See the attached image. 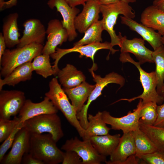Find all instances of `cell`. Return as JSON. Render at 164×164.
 I'll return each instance as SVG.
<instances>
[{"label": "cell", "mask_w": 164, "mask_h": 164, "mask_svg": "<svg viewBox=\"0 0 164 164\" xmlns=\"http://www.w3.org/2000/svg\"><path fill=\"white\" fill-rule=\"evenodd\" d=\"M23 127V122H20L15 126L9 136L0 146V162L2 160L8 150L12 146L18 132Z\"/></svg>", "instance_id": "cell-35"}, {"label": "cell", "mask_w": 164, "mask_h": 164, "mask_svg": "<svg viewBox=\"0 0 164 164\" xmlns=\"http://www.w3.org/2000/svg\"><path fill=\"white\" fill-rule=\"evenodd\" d=\"M152 5L164 12V0H154L153 2Z\"/></svg>", "instance_id": "cell-43"}, {"label": "cell", "mask_w": 164, "mask_h": 164, "mask_svg": "<svg viewBox=\"0 0 164 164\" xmlns=\"http://www.w3.org/2000/svg\"><path fill=\"white\" fill-rule=\"evenodd\" d=\"M100 4L96 0H88L83 5L82 12L76 17L74 26L80 33L85 32L91 25L99 20Z\"/></svg>", "instance_id": "cell-17"}, {"label": "cell", "mask_w": 164, "mask_h": 164, "mask_svg": "<svg viewBox=\"0 0 164 164\" xmlns=\"http://www.w3.org/2000/svg\"><path fill=\"white\" fill-rule=\"evenodd\" d=\"M142 105V100L140 99L133 112L129 111L126 115L119 118L113 117L109 112L104 111L102 112L103 119L107 124L111 125V129L121 130L123 133L133 132L139 128V113Z\"/></svg>", "instance_id": "cell-10"}, {"label": "cell", "mask_w": 164, "mask_h": 164, "mask_svg": "<svg viewBox=\"0 0 164 164\" xmlns=\"http://www.w3.org/2000/svg\"><path fill=\"white\" fill-rule=\"evenodd\" d=\"M20 122L19 117L15 116L12 120L0 118V142H3Z\"/></svg>", "instance_id": "cell-34"}, {"label": "cell", "mask_w": 164, "mask_h": 164, "mask_svg": "<svg viewBox=\"0 0 164 164\" xmlns=\"http://www.w3.org/2000/svg\"><path fill=\"white\" fill-rule=\"evenodd\" d=\"M6 47L5 41L2 32L0 33V60L5 52Z\"/></svg>", "instance_id": "cell-40"}, {"label": "cell", "mask_w": 164, "mask_h": 164, "mask_svg": "<svg viewBox=\"0 0 164 164\" xmlns=\"http://www.w3.org/2000/svg\"><path fill=\"white\" fill-rule=\"evenodd\" d=\"M162 42L163 46L164 48V34L162 36Z\"/></svg>", "instance_id": "cell-48"}, {"label": "cell", "mask_w": 164, "mask_h": 164, "mask_svg": "<svg viewBox=\"0 0 164 164\" xmlns=\"http://www.w3.org/2000/svg\"><path fill=\"white\" fill-rule=\"evenodd\" d=\"M61 149L76 152L82 159V164H100L107 161L106 157L97 152L90 139L81 141L75 137L67 140Z\"/></svg>", "instance_id": "cell-8"}, {"label": "cell", "mask_w": 164, "mask_h": 164, "mask_svg": "<svg viewBox=\"0 0 164 164\" xmlns=\"http://www.w3.org/2000/svg\"><path fill=\"white\" fill-rule=\"evenodd\" d=\"M132 132L136 156L151 153L158 151L151 139L139 128Z\"/></svg>", "instance_id": "cell-28"}, {"label": "cell", "mask_w": 164, "mask_h": 164, "mask_svg": "<svg viewBox=\"0 0 164 164\" xmlns=\"http://www.w3.org/2000/svg\"><path fill=\"white\" fill-rule=\"evenodd\" d=\"M23 127L30 134L49 133L56 142L64 135L61 120L57 113L43 114L29 119L23 122Z\"/></svg>", "instance_id": "cell-6"}, {"label": "cell", "mask_w": 164, "mask_h": 164, "mask_svg": "<svg viewBox=\"0 0 164 164\" xmlns=\"http://www.w3.org/2000/svg\"><path fill=\"white\" fill-rule=\"evenodd\" d=\"M160 95L164 97V83L162 88Z\"/></svg>", "instance_id": "cell-46"}, {"label": "cell", "mask_w": 164, "mask_h": 164, "mask_svg": "<svg viewBox=\"0 0 164 164\" xmlns=\"http://www.w3.org/2000/svg\"><path fill=\"white\" fill-rule=\"evenodd\" d=\"M121 22L139 34L142 39L147 42L154 50L162 45V36L152 29L139 23L130 18L121 16Z\"/></svg>", "instance_id": "cell-20"}, {"label": "cell", "mask_w": 164, "mask_h": 164, "mask_svg": "<svg viewBox=\"0 0 164 164\" xmlns=\"http://www.w3.org/2000/svg\"><path fill=\"white\" fill-rule=\"evenodd\" d=\"M119 134L111 135L96 136L90 140L93 147L100 155L107 157L110 156L117 146L121 137Z\"/></svg>", "instance_id": "cell-24"}, {"label": "cell", "mask_w": 164, "mask_h": 164, "mask_svg": "<svg viewBox=\"0 0 164 164\" xmlns=\"http://www.w3.org/2000/svg\"><path fill=\"white\" fill-rule=\"evenodd\" d=\"M47 5L51 9L56 8L57 11L60 13L63 18L61 22L68 32V40L73 41L77 36L74 22L80 9L76 7H71L65 0H49Z\"/></svg>", "instance_id": "cell-12"}, {"label": "cell", "mask_w": 164, "mask_h": 164, "mask_svg": "<svg viewBox=\"0 0 164 164\" xmlns=\"http://www.w3.org/2000/svg\"><path fill=\"white\" fill-rule=\"evenodd\" d=\"M23 164H44L41 161L35 158L29 152L23 155L21 162Z\"/></svg>", "instance_id": "cell-39"}, {"label": "cell", "mask_w": 164, "mask_h": 164, "mask_svg": "<svg viewBox=\"0 0 164 164\" xmlns=\"http://www.w3.org/2000/svg\"><path fill=\"white\" fill-rule=\"evenodd\" d=\"M0 91V118L10 119L19 113L26 100L25 94L17 90Z\"/></svg>", "instance_id": "cell-11"}, {"label": "cell", "mask_w": 164, "mask_h": 164, "mask_svg": "<svg viewBox=\"0 0 164 164\" xmlns=\"http://www.w3.org/2000/svg\"><path fill=\"white\" fill-rule=\"evenodd\" d=\"M49 90L45 94L54 105L63 114L69 123L83 138L85 129L81 126L77 116V113L69 101L66 93L61 88L56 78H53L49 83Z\"/></svg>", "instance_id": "cell-4"}, {"label": "cell", "mask_w": 164, "mask_h": 164, "mask_svg": "<svg viewBox=\"0 0 164 164\" xmlns=\"http://www.w3.org/2000/svg\"><path fill=\"white\" fill-rule=\"evenodd\" d=\"M31 134L22 127L17 133L11 150L0 162L2 164H20L23 155L29 152Z\"/></svg>", "instance_id": "cell-13"}, {"label": "cell", "mask_w": 164, "mask_h": 164, "mask_svg": "<svg viewBox=\"0 0 164 164\" xmlns=\"http://www.w3.org/2000/svg\"><path fill=\"white\" fill-rule=\"evenodd\" d=\"M101 49L109 50L112 54L118 51L113 48L111 43L107 41L104 43H96L85 45L73 46L69 49H61L57 47L55 52L50 55L55 60L53 69L56 75L60 70L58 67V63L60 59L66 54L72 52H77L80 53L81 56H85L91 58L94 61V56L96 52Z\"/></svg>", "instance_id": "cell-9"}, {"label": "cell", "mask_w": 164, "mask_h": 164, "mask_svg": "<svg viewBox=\"0 0 164 164\" xmlns=\"http://www.w3.org/2000/svg\"><path fill=\"white\" fill-rule=\"evenodd\" d=\"M140 22L143 25L164 34V12L153 5L146 7L142 12Z\"/></svg>", "instance_id": "cell-23"}, {"label": "cell", "mask_w": 164, "mask_h": 164, "mask_svg": "<svg viewBox=\"0 0 164 164\" xmlns=\"http://www.w3.org/2000/svg\"><path fill=\"white\" fill-rule=\"evenodd\" d=\"M104 30L101 20H98L87 29L84 36L74 43L73 46L101 42L102 41V33Z\"/></svg>", "instance_id": "cell-29"}, {"label": "cell", "mask_w": 164, "mask_h": 164, "mask_svg": "<svg viewBox=\"0 0 164 164\" xmlns=\"http://www.w3.org/2000/svg\"><path fill=\"white\" fill-rule=\"evenodd\" d=\"M56 143L49 133L31 134L29 152L44 164L62 163L64 152Z\"/></svg>", "instance_id": "cell-1"}, {"label": "cell", "mask_w": 164, "mask_h": 164, "mask_svg": "<svg viewBox=\"0 0 164 164\" xmlns=\"http://www.w3.org/2000/svg\"><path fill=\"white\" fill-rule=\"evenodd\" d=\"M5 2V0H0V10L2 9L3 3Z\"/></svg>", "instance_id": "cell-47"}, {"label": "cell", "mask_w": 164, "mask_h": 164, "mask_svg": "<svg viewBox=\"0 0 164 164\" xmlns=\"http://www.w3.org/2000/svg\"><path fill=\"white\" fill-rule=\"evenodd\" d=\"M23 35L20 39L17 47H21L32 43L43 45L46 35V29L39 19H30L23 24Z\"/></svg>", "instance_id": "cell-16"}, {"label": "cell", "mask_w": 164, "mask_h": 164, "mask_svg": "<svg viewBox=\"0 0 164 164\" xmlns=\"http://www.w3.org/2000/svg\"><path fill=\"white\" fill-rule=\"evenodd\" d=\"M136 149L133 132L123 133L119 143L110 156L107 164H122L129 157L135 155Z\"/></svg>", "instance_id": "cell-19"}, {"label": "cell", "mask_w": 164, "mask_h": 164, "mask_svg": "<svg viewBox=\"0 0 164 164\" xmlns=\"http://www.w3.org/2000/svg\"><path fill=\"white\" fill-rule=\"evenodd\" d=\"M121 1L129 4L130 3L135 2H136V0H121Z\"/></svg>", "instance_id": "cell-45"}, {"label": "cell", "mask_w": 164, "mask_h": 164, "mask_svg": "<svg viewBox=\"0 0 164 164\" xmlns=\"http://www.w3.org/2000/svg\"><path fill=\"white\" fill-rule=\"evenodd\" d=\"M97 0V1H99L100 0Z\"/></svg>", "instance_id": "cell-49"}, {"label": "cell", "mask_w": 164, "mask_h": 164, "mask_svg": "<svg viewBox=\"0 0 164 164\" xmlns=\"http://www.w3.org/2000/svg\"><path fill=\"white\" fill-rule=\"evenodd\" d=\"M33 71L31 62L18 67L4 79H0V91L5 85L14 86L21 82L30 80Z\"/></svg>", "instance_id": "cell-26"}, {"label": "cell", "mask_w": 164, "mask_h": 164, "mask_svg": "<svg viewBox=\"0 0 164 164\" xmlns=\"http://www.w3.org/2000/svg\"><path fill=\"white\" fill-rule=\"evenodd\" d=\"M121 0H100L99 2L101 5H108L116 3Z\"/></svg>", "instance_id": "cell-44"}, {"label": "cell", "mask_w": 164, "mask_h": 164, "mask_svg": "<svg viewBox=\"0 0 164 164\" xmlns=\"http://www.w3.org/2000/svg\"><path fill=\"white\" fill-rule=\"evenodd\" d=\"M17 3V0H9L8 1H5L3 3L2 8L1 11L16 6Z\"/></svg>", "instance_id": "cell-42"}, {"label": "cell", "mask_w": 164, "mask_h": 164, "mask_svg": "<svg viewBox=\"0 0 164 164\" xmlns=\"http://www.w3.org/2000/svg\"><path fill=\"white\" fill-rule=\"evenodd\" d=\"M58 110L49 98L45 96L43 101L35 103L30 99H26L19 114L21 122L43 114H56Z\"/></svg>", "instance_id": "cell-18"}, {"label": "cell", "mask_w": 164, "mask_h": 164, "mask_svg": "<svg viewBox=\"0 0 164 164\" xmlns=\"http://www.w3.org/2000/svg\"><path fill=\"white\" fill-rule=\"evenodd\" d=\"M47 40L43 46L42 54L50 55L54 53L58 45L66 42L68 35L61 21L57 19L49 21L46 29Z\"/></svg>", "instance_id": "cell-14"}, {"label": "cell", "mask_w": 164, "mask_h": 164, "mask_svg": "<svg viewBox=\"0 0 164 164\" xmlns=\"http://www.w3.org/2000/svg\"><path fill=\"white\" fill-rule=\"evenodd\" d=\"M92 67L89 71L93 80L96 83L95 87L89 97L87 104H84L80 111L77 114V118L81 126L85 129L87 127L88 124L87 111L91 103L101 94L102 90L108 84H117L121 87L124 85L125 82V79L122 76L114 72L110 73L106 75L104 77H102L94 72V67Z\"/></svg>", "instance_id": "cell-7"}, {"label": "cell", "mask_w": 164, "mask_h": 164, "mask_svg": "<svg viewBox=\"0 0 164 164\" xmlns=\"http://www.w3.org/2000/svg\"><path fill=\"white\" fill-rule=\"evenodd\" d=\"M157 111V118L153 125L164 127V104L158 105Z\"/></svg>", "instance_id": "cell-38"}, {"label": "cell", "mask_w": 164, "mask_h": 164, "mask_svg": "<svg viewBox=\"0 0 164 164\" xmlns=\"http://www.w3.org/2000/svg\"><path fill=\"white\" fill-rule=\"evenodd\" d=\"M19 16L17 13H11L3 19L2 33L8 48L13 47L19 43L20 35L17 23Z\"/></svg>", "instance_id": "cell-21"}, {"label": "cell", "mask_w": 164, "mask_h": 164, "mask_svg": "<svg viewBox=\"0 0 164 164\" xmlns=\"http://www.w3.org/2000/svg\"><path fill=\"white\" fill-rule=\"evenodd\" d=\"M67 3L71 7H75L76 6L82 5H85L86 2L88 0H65Z\"/></svg>", "instance_id": "cell-41"}, {"label": "cell", "mask_w": 164, "mask_h": 164, "mask_svg": "<svg viewBox=\"0 0 164 164\" xmlns=\"http://www.w3.org/2000/svg\"><path fill=\"white\" fill-rule=\"evenodd\" d=\"M88 124L85 129L83 140H89L94 136L107 135L111 129L108 127L104 121L102 112L99 111L94 115L88 114Z\"/></svg>", "instance_id": "cell-27"}, {"label": "cell", "mask_w": 164, "mask_h": 164, "mask_svg": "<svg viewBox=\"0 0 164 164\" xmlns=\"http://www.w3.org/2000/svg\"><path fill=\"white\" fill-rule=\"evenodd\" d=\"M121 39V53H131L134 54L140 64L149 62L154 63L152 54L153 51L147 48L145 45V41L140 38L127 39L123 36L120 32L118 35Z\"/></svg>", "instance_id": "cell-15"}, {"label": "cell", "mask_w": 164, "mask_h": 164, "mask_svg": "<svg viewBox=\"0 0 164 164\" xmlns=\"http://www.w3.org/2000/svg\"><path fill=\"white\" fill-rule=\"evenodd\" d=\"M137 157L143 161L145 164H164V152L158 151Z\"/></svg>", "instance_id": "cell-36"}, {"label": "cell", "mask_w": 164, "mask_h": 164, "mask_svg": "<svg viewBox=\"0 0 164 164\" xmlns=\"http://www.w3.org/2000/svg\"><path fill=\"white\" fill-rule=\"evenodd\" d=\"M139 127L151 139L158 151L164 152V127L146 125L139 122Z\"/></svg>", "instance_id": "cell-30"}, {"label": "cell", "mask_w": 164, "mask_h": 164, "mask_svg": "<svg viewBox=\"0 0 164 164\" xmlns=\"http://www.w3.org/2000/svg\"><path fill=\"white\" fill-rule=\"evenodd\" d=\"M100 11L103 18L101 21L104 30L109 34L111 38V43L112 47L118 45L121 47V39L114 29L117 19L120 14L133 19L135 17V12L128 3L121 1L108 5H101Z\"/></svg>", "instance_id": "cell-5"}, {"label": "cell", "mask_w": 164, "mask_h": 164, "mask_svg": "<svg viewBox=\"0 0 164 164\" xmlns=\"http://www.w3.org/2000/svg\"><path fill=\"white\" fill-rule=\"evenodd\" d=\"M43 45L33 43L12 50L6 49L0 60V75L4 78L18 67L42 54Z\"/></svg>", "instance_id": "cell-2"}, {"label": "cell", "mask_w": 164, "mask_h": 164, "mask_svg": "<svg viewBox=\"0 0 164 164\" xmlns=\"http://www.w3.org/2000/svg\"><path fill=\"white\" fill-rule=\"evenodd\" d=\"M50 56L49 55L41 54L36 57L32 62L33 71L45 78L55 75L50 63Z\"/></svg>", "instance_id": "cell-31"}, {"label": "cell", "mask_w": 164, "mask_h": 164, "mask_svg": "<svg viewBox=\"0 0 164 164\" xmlns=\"http://www.w3.org/2000/svg\"><path fill=\"white\" fill-rule=\"evenodd\" d=\"M62 164H82V160L75 152L65 151L63 152Z\"/></svg>", "instance_id": "cell-37"}, {"label": "cell", "mask_w": 164, "mask_h": 164, "mask_svg": "<svg viewBox=\"0 0 164 164\" xmlns=\"http://www.w3.org/2000/svg\"><path fill=\"white\" fill-rule=\"evenodd\" d=\"M152 56L155 64V72L158 80L157 91L160 95L164 83V48L162 45L154 50Z\"/></svg>", "instance_id": "cell-32"}, {"label": "cell", "mask_w": 164, "mask_h": 164, "mask_svg": "<svg viewBox=\"0 0 164 164\" xmlns=\"http://www.w3.org/2000/svg\"><path fill=\"white\" fill-rule=\"evenodd\" d=\"M157 104L150 102L143 104L139 113V122L148 125H153L157 118Z\"/></svg>", "instance_id": "cell-33"}, {"label": "cell", "mask_w": 164, "mask_h": 164, "mask_svg": "<svg viewBox=\"0 0 164 164\" xmlns=\"http://www.w3.org/2000/svg\"><path fill=\"white\" fill-rule=\"evenodd\" d=\"M95 87V85L91 84L85 81L74 87L63 89L77 113L81 109Z\"/></svg>", "instance_id": "cell-22"}, {"label": "cell", "mask_w": 164, "mask_h": 164, "mask_svg": "<svg viewBox=\"0 0 164 164\" xmlns=\"http://www.w3.org/2000/svg\"><path fill=\"white\" fill-rule=\"evenodd\" d=\"M57 76L63 88L74 87L85 81L86 77L83 73L74 66L67 64L57 72Z\"/></svg>", "instance_id": "cell-25"}, {"label": "cell", "mask_w": 164, "mask_h": 164, "mask_svg": "<svg viewBox=\"0 0 164 164\" xmlns=\"http://www.w3.org/2000/svg\"><path fill=\"white\" fill-rule=\"evenodd\" d=\"M122 63L129 62L134 65L138 69L140 74V80L143 87L142 93L140 95L130 99L121 98L113 103L121 101L129 102L138 99H141L143 104L150 102H156L161 104L164 100V97L160 95L157 91V78L155 71L148 73L143 70L139 62L134 60L128 53H121L119 58Z\"/></svg>", "instance_id": "cell-3"}]
</instances>
